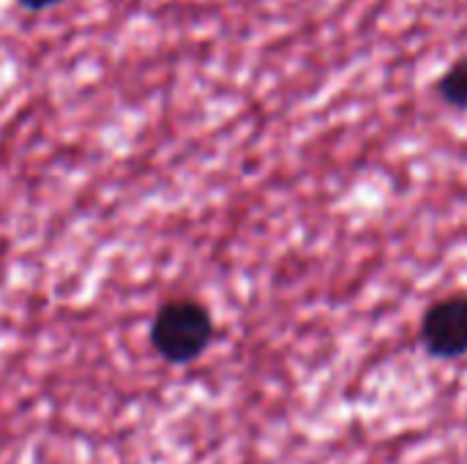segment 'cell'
Returning a JSON list of instances; mask_svg holds the SVG:
<instances>
[{"label":"cell","mask_w":467,"mask_h":464,"mask_svg":"<svg viewBox=\"0 0 467 464\" xmlns=\"http://www.w3.org/2000/svg\"><path fill=\"white\" fill-rule=\"evenodd\" d=\"M213 342V317L194 298H172L159 306L150 323V345L167 364L183 366L197 361Z\"/></svg>","instance_id":"obj_1"},{"label":"cell","mask_w":467,"mask_h":464,"mask_svg":"<svg viewBox=\"0 0 467 464\" xmlns=\"http://www.w3.org/2000/svg\"><path fill=\"white\" fill-rule=\"evenodd\" d=\"M421 345L432 358L454 361L467 356V295L435 301L421 317Z\"/></svg>","instance_id":"obj_2"},{"label":"cell","mask_w":467,"mask_h":464,"mask_svg":"<svg viewBox=\"0 0 467 464\" xmlns=\"http://www.w3.org/2000/svg\"><path fill=\"white\" fill-rule=\"evenodd\" d=\"M441 98L454 107V109H467V55L451 63V68L441 77L438 82Z\"/></svg>","instance_id":"obj_3"},{"label":"cell","mask_w":467,"mask_h":464,"mask_svg":"<svg viewBox=\"0 0 467 464\" xmlns=\"http://www.w3.org/2000/svg\"><path fill=\"white\" fill-rule=\"evenodd\" d=\"M55 3H60V0H19V5L27 8V11H44V8H49Z\"/></svg>","instance_id":"obj_4"}]
</instances>
